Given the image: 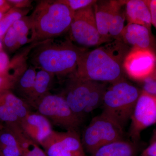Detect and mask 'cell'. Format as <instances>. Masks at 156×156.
<instances>
[{"instance_id": "cell-12", "label": "cell", "mask_w": 156, "mask_h": 156, "mask_svg": "<svg viewBox=\"0 0 156 156\" xmlns=\"http://www.w3.org/2000/svg\"><path fill=\"white\" fill-rule=\"evenodd\" d=\"M26 134L39 145L53 131L50 121L39 113H30L20 122Z\"/></svg>"}, {"instance_id": "cell-9", "label": "cell", "mask_w": 156, "mask_h": 156, "mask_svg": "<svg viewBox=\"0 0 156 156\" xmlns=\"http://www.w3.org/2000/svg\"><path fill=\"white\" fill-rule=\"evenodd\" d=\"M48 156H85L81 138L77 131L53 130L41 145Z\"/></svg>"}, {"instance_id": "cell-29", "label": "cell", "mask_w": 156, "mask_h": 156, "mask_svg": "<svg viewBox=\"0 0 156 156\" xmlns=\"http://www.w3.org/2000/svg\"><path fill=\"white\" fill-rule=\"evenodd\" d=\"M13 85V81L10 78L5 75L0 74V93L6 90H11Z\"/></svg>"}, {"instance_id": "cell-24", "label": "cell", "mask_w": 156, "mask_h": 156, "mask_svg": "<svg viewBox=\"0 0 156 156\" xmlns=\"http://www.w3.org/2000/svg\"><path fill=\"white\" fill-rule=\"evenodd\" d=\"M123 6L120 7L116 11L110 24L109 36L113 41H122L121 34L125 27V20L126 19V12L122 9Z\"/></svg>"}, {"instance_id": "cell-31", "label": "cell", "mask_w": 156, "mask_h": 156, "mask_svg": "<svg viewBox=\"0 0 156 156\" xmlns=\"http://www.w3.org/2000/svg\"><path fill=\"white\" fill-rule=\"evenodd\" d=\"M149 8L151 18V24L156 29V0H146Z\"/></svg>"}, {"instance_id": "cell-3", "label": "cell", "mask_w": 156, "mask_h": 156, "mask_svg": "<svg viewBox=\"0 0 156 156\" xmlns=\"http://www.w3.org/2000/svg\"><path fill=\"white\" fill-rule=\"evenodd\" d=\"M75 12L58 0L38 1L30 16L37 41L56 38L69 31Z\"/></svg>"}, {"instance_id": "cell-15", "label": "cell", "mask_w": 156, "mask_h": 156, "mask_svg": "<svg viewBox=\"0 0 156 156\" xmlns=\"http://www.w3.org/2000/svg\"><path fill=\"white\" fill-rule=\"evenodd\" d=\"M121 41L131 48L154 51L151 31L144 26L128 23L122 32Z\"/></svg>"}, {"instance_id": "cell-26", "label": "cell", "mask_w": 156, "mask_h": 156, "mask_svg": "<svg viewBox=\"0 0 156 156\" xmlns=\"http://www.w3.org/2000/svg\"><path fill=\"white\" fill-rule=\"evenodd\" d=\"M60 3L67 6L72 11L76 12L91 5H94L95 0H58Z\"/></svg>"}, {"instance_id": "cell-33", "label": "cell", "mask_w": 156, "mask_h": 156, "mask_svg": "<svg viewBox=\"0 0 156 156\" xmlns=\"http://www.w3.org/2000/svg\"><path fill=\"white\" fill-rule=\"evenodd\" d=\"M11 8L7 1L0 0V13L5 14Z\"/></svg>"}, {"instance_id": "cell-7", "label": "cell", "mask_w": 156, "mask_h": 156, "mask_svg": "<svg viewBox=\"0 0 156 156\" xmlns=\"http://www.w3.org/2000/svg\"><path fill=\"white\" fill-rule=\"evenodd\" d=\"M33 107L37 112L47 118L51 124L66 131H77L83 123L60 93L49 92L37 101Z\"/></svg>"}, {"instance_id": "cell-11", "label": "cell", "mask_w": 156, "mask_h": 156, "mask_svg": "<svg viewBox=\"0 0 156 156\" xmlns=\"http://www.w3.org/2000/svg\"><path fill=\"white\" fill-rule=\"evenodd\" d=\"M123 68L131 79L143 81L156 69V53L152 50L131 48L124 60Z\"/></svg>"}, {"instance_id": "cell-34", "label": "cell", "mask_w": 156, "mask_h": 156, "mask_svg": "<svg viewBox=\"0 0 156 156\" xmlns=\"http://www.w3.org/2000/svg\"><path fill=\"white\" fill-rule=\"evenodd\" d=\"M155 140H156V130L154 133L153 136L152 138L151 142H153Z\"/></svg>"}, {"instance_id": "cell-19", "label": "cell", "mask_w": 156, "mask_h": 156, "mask_svg": "<svg viewBox=\"0 0 156 156\" xmlns=\"http://www.w3.org/2000/svg\"><path fill=\"white\" fill-rule=\"evenodd\" d=\"M36 68L30 65L14 83L13 89L17 96L28 103L35 82Z\"/></svg>"}, {"instance_id": "cell-20", "label": "cell", "mask_w": 156, "mask_h": 156, "mask_svg": "<svg viewBox=\"0 0 156 156\" xmlns=\"http://www.w3.org/2000/svg\"><path fill=\"white\" fill-rule=\"evenodd\" d=\"M16 134L19 141L22 156H48L39 145L29 137L20 125L6 126Z\"/></svg>"}, {"instance_id": "cell-21", "label": "cell", "mask_w": 156, "mask_h": 156, "mask_svg": "<svg viewBox=\"0 0 156 156\" xmlns=\"http://www.w3.org/2000/svg\"><path fill=\"white\" fill-rule=\"evenodd\" d=\"M0 156H22L16 134L5 126L0 130Z\"/></svg>"}, {"instance_id": "cell-37", "label": "cell", "mask_w": 156, "mask_h": 156, "mask_svg": "<svg viewBox=\"0 0 156 156\" xmlns=\"http://www.w3.org/2000/svg\"><path fill=\"white\" fill-rule=\"evenodd\" d=\"M3 15L4 14H2V13H0V20L2 19V17Z\"/></svg>"}, {"instance_id": "cell-18", "label": "cell", "mask_w": 156, "mask_h": 156, "mask_svg": "<svg viewBox=\"0 0 156 156\" xmlns=\"http://www.w3.org/2000/svg\"><path fill=\"white\" fill-rule=\"evenodd\" d=\"M36 70L33 90L28 101L29 105L33 107L37 101L49 92L55 77L53 74L42 69L36 68Z\"/></svg>"}, {"instance_id": "cell-5", "label": "cell", "mask_w": 156, "mask_h": 156, "mask_svg": "<svg viewBox=\"0 0 156 156\" xmlns=\"http://www.w3.org/2000/svg\"><path fill=\"white\" fill-rule=\"evenodd\" d=\"M140 92L125 79L110 84L104 95L102 113L124 128L131 120Z\"/></svg>"}, {"instance_id": "cell-36", "label": "cell", "mask_w": 156, "mask_h": 156, "mask_svg": "<svg viewBox=\"0 0 156 156\" xmlns=\"http://www.w3.org/2000/svg\"><path fill=\"white\" fill-rule=\"evenodd\" d=\"M2 42H1V40H0V50H2Z\"/></svg>"}, {"instance_id": "cell-27", "label": "cell", "mask_w": 156, "mask_h": 156, "mask_svg": "<svg viewBox=\"0 0 156 156\" xmlns=\"http://www.w3.org/2000/svg\"><path fill=\"white\" fill-rule=\"evenodd\" d=\"M142 82L144 83L143 90L151 95L156 96V69Z\"/></svg>"}, {"instance_id": "cell-14", "label": "cell", "mask_w": 156, "mask_h": 156, "mask_svg": "<svg viewBox=\"0 0 156 156\" xmlns=\"http://www.w3.org/2000/svg\"><path fill=\"white\" fill-rule=\"evenodd\" d=\"M126 2V1H97L93 5L98 32L108 42L113 41L108 34L112 20L118 9Z\"/></svg>"}, {"instance_id": "cell-13", "label": "cell", "mask_w": 156, "mask_h": 156, "mask_svg": "<svg viewBox=\"0 0 156 156\" xmlns=\"http://www.w3.org/2000/svg\"><path fill=\"white\" fill-rule=\"evenodd\" d=\"M23 101L11 90L0 93V123L4 126L20 124Z\"/></svg>"}, {"instance_id": "cell-4", "label": "cell", "mask_w": 156, "mask_h": 156, "mask_svg": "<svg viewBox=\"0 0 156 156\" xmlns=\"http://www.w3.org/2000/svg\"><path fill=\"white\" fill-rule=\"evenodd\" d=\"M66 78L60 94L83 122L87 115L102 105L108 83L83 80L78 77L74 73Z\"/></svg>"}, {"instance_id": "cell-22", "label": "cell", "mask_w": 156, "mask_h": 156, "mask_svg": "<svg viewBox=\"0 0 156 156\" xmlns=\"http://www.w3.org/2000/svg\"><path fill=\"white\" fill-rule=\"evenodd\" d=\"M12 27L18 36L21 47L36 41L35 31L30 16L18 20Z\"/></svg>"}, {"instance_id": "cell-1", "label": "cell", "mask_w": 156, "mask_h": 156, "mask_svg": "<svg viewBox=\"0 0 156 156\" xmlns=\"http://www.w3.org/2000/svg\"><path fill=\"white\" fill-rule=\"evenodd\" d=\"M131 48L122 41L113 40L82 53L74 73L78 77L112 84L125 79L123 63Z\"/></svg>"}, {"instance_id": "cell-6", "label": "cell", "mask_w": 156, "mask_h": 156, "mask_svg": "<svg viewBox=\"0 0 156 156\" xmlns=\"http://www.w3.org/2000/svg\"><path fill=\"white\" fill-rule=\"evenodd\" d=\"M123 128L101 113L92 119L83 132L81 140L84 150L92 155L103 146L123 139Z\"/></svg>"}, {"instance_id": "cell-23", "label": "cell", "mask_w": 156, "mask_h": 156, "mask_svg": "<svg viewBox=\"0 0 156 156\" xmlns=\"http://www.w3.org/2000/svg\"><path fill=\"white\" fill-rule=\"evenodd\" d=\"M30 9H21L12 8L4 14L0 20V39L2 40L5 34L14 23L26 16Z\"/></svg>"}, {"instance_id": "cell-30", "label": "cell", "mask_w": 156, "mask_h": 156, "mask_svg": "<svg viewBox=\"0 0 156 156\" xmlns=\"http://www.w3.org/2000/svg\"><path fill=\"white\" fill-rule=\"evenodd\" d=\"M10 62L8 55L2 50H0V74L5 75Z\"/></svg>"}, {"instance_id": "cell-28", "label": "cell", "mask_w": 156, "mask_h": 156, "mask_svg": "<svg viewBox=\"0 0 156 156\" xmlns=\"http://www.w3.org/2000/svg\"><path fill=\"white\" fill-rule=\"evenodd\" d=\"M11 8L21 9H29L32 7L33 1L30 0H8Z\"/></svg>"}, {"instance_id": "cell-2", "label": "cell", "mask_w": 156, "mask_h": 156, "mask_svg": "<svg viewBox=\"0 0 156 156\" xmlns=\"http://www.w3.org/2000/svg\"><path fill=\"white\" fill-rule=\"evenodd\" d=\"M87 50L76 46L69 39L42 41L29 55L31 65L51 73L59 79L75 73L78 61Z\"/></svg>"}, {"instance_id": "cell-10", "label": "cell", "mask_w": 156, "mask_h": 156, "mask_svg": "<svg viewBox=\"0 0 156 156\" xmlns=\"http://www.w3.org/2000/svg\"><path fill=\"white\" fill-rule=\"evenodd\" d=\"M130 136L133 142L146 128L156 122V96L142 90L131 115Z\"/></svg>"}, {"instance_id": "cell-8", "label": "cell", "mask_w": 156, "mask_h": 156, "mask_svg": "<svg viewBox=\"0 0 156 156\" xmlns=\"http://www.w3.org/2000/svg\"><path fill=\"white\" fill-rule=\"evenodd\" d=\"M94 5L75 12L69 30L70 40L85 48L98 47L108 43L98 32Z\"/></svg>"}, {"instance_id": "cell-35", "label": "cell", "mask_w": 156, "mask_h": 156, "mask_svg": "<svg viewBox=\"0 0 156 156\" xmlns=\"http://www.w3.org/2000/svg\"><path fill=\"white\" fill-rule=\"evenodd\" d=\"M4 126H4L3 124H2V123H0V130H1V129H2V128H4Z\"/></svg>"}, {"instance_id": "cell-32", "label": "cell", "mask_w": 156, "mask_h": 156, "mask_svg": "<svg viewBox=\"0 0 156 156\" xmlns=\"http://www.w3.org/2000/svg\"><path fill=\"white\" fill-rule=\"evenodd\" d=\"M143 156H156V140L152 142L144 151Z\"/></svg>"}, {"instance_id": "cell-25", "label": "cell", "mask_w": 156, "mask_h": 156, "mask_svg": "<svg viewBox=\"0 0 156 156\" xmlns=\"http://www.w3.org/2000/svg\"><path fill=\"white\" fill-rule=\"evenodd\" d=\"M2 40L5 48L9 52H14L21 47L18 36L12 26L7 31Z\"/></svg>"}, {"instance_id": "cell-16", "label": "cell", "mask_w": 156, "mask_h": 156, "mask_svg": "<svg viewBox=\"0 0 156 156\" xmlns=\"http://www.w3.org/2000/svg\"><path fill=\"white\" fill-rule=\"evenodd\" d=\"M126 18L128 23L144 26L151 31V18L149 8L145 0L126 1Z\"/></svg>"}, {"instance_id": "cell-17", "label": "cell", "mask_w": 156, "mask_h": 156, "mask_svg": "<svg viewBox=\"0 0 156 156\" xmlns=\"http://www.w3.org/2000/svg\"><path fill=\"white\" fill-rule=\"evenodd\" d=\"M136 153L134 142L122 139L103 146L91 156H135Z\"/></svg>"}]
</instances>
